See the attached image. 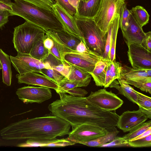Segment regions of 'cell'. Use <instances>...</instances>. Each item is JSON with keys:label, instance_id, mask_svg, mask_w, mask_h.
<instances>
[{"label": "cell", "instance_id": "12", "mask_svg": "<svg viewBox=\"0 0 151 151\" xmlns=\"http://www.w3.org/2000/svg\"><path fill=\"white\" fill-rule=\"evenodd\" d=\"M128 47V59L132 68L151 69V51L147 50L140 44H131Z\"/></svg>", "mask_w": 151, "mask_h": 151}, {"label": "cell", "instance_id": "53", "mask_svg": "<svg viewBox=\"0 0 151 151\" xmlns=\"http://www.w3.org/2000/svg\"><path fill=\"white\" fill-rule=\"evenodd\" d=\"M83 1H88V0H83Z\"/></svg>", "mask_w": 151, "mask_h": 151}, {"label": "cell", "instance_id": "28", "mask_svg": "<svg viewBox=\"0 0 151 151\" xmlns=\"http://www.w3.org/2000/svg\"><path fill=\"white\" fill-rule=\"evenodd\" d=\"M149 77L145 71V69H134L127 65L122 66L120 78L124 80L134 79Z\"/></svg>", "mask_w": 151, "mask_h": 151}, {"label": "cell", "instance_id": "52", "mask_svg": "<svg viewBox=\"0 0 151 151\" xmlns=\"http://www.w3.org/2000/svg\"><path fill=\"white\" fill-rule=\"evenodd\" d=\"M2 69V65L0 61V70Z\"/></svg>", "mask_w": 151, "mask_h": 151}, {"label": "cell", "instance_id": "20", "mask_svg": "<svg viewBox=\"0 0 151 151\" xmlns=\"http://www.w3.org/2000/svg\"><path fill=\"white\" fill-rule=\"evenodd\" d=\"M114 80L109 86L110 88H115L119 91V93L126 97L129 101L139 106L137 102V91L131 86L123 79L119 78Z\"/></svg>", "mask_w": 151, "mask_h": 151}, {"label": "cell", "instance_id": "2", "mask_svg": "<svg viewBox=\"0 0 151 151\" xmlns=\"http://www.w3.org/2000/svg\"><path fill=\"white\" fill-rule=\"evenodd\" d=\"M71 125L54 115L23 119L11 123L0 131L5 140H46L68 134Z\"/></svg>", "mask_w": 151, "mask_h": 151}, {"label": "cell", "instance_id": "10", "mask_svg": "<svg viewBox=\"0 0 151 151\" xmlns=\"http://www.w3.org/2000/svg\"><path fill=\"white\" fill-rule=\"evenodd\" d=\"M63 59L69 65L80 68L90 73L93 70L96 63L102 60V57L93 52L81 53L73 50L65 53Z\"/></svg>", "mask_w": 151, "mask_h": 151}, {"label": "cell", "instance_id": "43", "mask_svg": "<svg viewBox=\"0 0 151 151\" xmlns=\"http://www.w3.org/2000/svg\"><path fill=\"white\" fill-rule=\"evenodd\" d=\"M66 93L74 96H85L88 92L84 89L75 87L67 91Z\"/></svg>", "mask_w": 151, "mask_h": 151}, {"label": "cell", "instance_id": "4", "mask_svg": "<svg viewBox=\"0 0 151 151\" xmlns=\"http://www.w3.org/2000/svg\"><path fill=\"white\" fill-rule=\"evenodd\" d=\"M76 21L81 40L89 50L102 57L107 35H104L93 19L76 18Z\"/></svg>", "mask_w": 151, "mask_h": 151}, {"label": "cell", "instance_id": "21", "mask_svg": "<svg viewBox=\"0 0 151 151\" xmlns=\"http://www.w3.org/2000/svg\"><path fill=\"white\" fill-rule=\"evenodd\" d=\"M109 61L102 60L98 61L96 63L93 70L89 73L97 86H104Z\"/></svg>", "mask_w": 151, "mask_h": 151}, {"label": "cell", "instance_id": "34", "mask_svg": "<svg viewBox=\"0 0 151 151\" xmlns=\"http://www.w3.org/2000/svg\"><path fill=\"white\" fill-rule=\"evenodd\" d=\"M41 74L56 83L58 85L64 77L60 73L52 68H44L41 70Z\"/></svg>", "mask_w": 151, "mask_h": 151}, {"label": "cell", "instance_id": "23", "mask_svg": "<svg viewBox=\"0 0 151 151\" xmlns=\"http://www.w3.org/2000/svg\"><path fill=\"white\" fill-rule=\"evenodd\" d=\"M0 61L2 65V82L7 86H10L11 84L12 72L10 56L0 48Z\"/></svg>", "mask_w": 151, "mask_h": 151}, {"label": "cell", "instance_id": "26", "mask_svg": "<svg viewBox=\"0 0 151 151\" xmlns=\"http://www.w3.org/2000/svg\"><path fill=\"white\" fill-rule=\"evenodd\" d=\"M112 29L111 45L109 52V60L112 62L116 60V41L119 27V15L115 16L111 21Z\"/></svg>", "mask_w": 151, "mask_h": 151}, {"label": "cell", "instance_id": "15", "mask_svg": "<svg viewBox=\"0 0 151 151\" xmlns=\"http://www.w3.org/2000/svg\"><path fill=\"white\" fill-rule=\"evenodd\" d=\"M52 9L53 12L62 25L64 30L80 38L75 17L70 14L57 3H55Z\"/></svg>", "mask_w": 151, "mask_h": 151}, {"label": "cell", "instance_id": "48", "mask_svg": "<svg viewBox=\"0 0 151 151\" xmlns=\"http://www.w3.org/2000/svg\"><path fill=\"white\" fill-rule=\"evenodd\" d=\"M46 35V37L44 40L43 44L45 47L50 50L53 46V41L51 38L48 36L47 34Z\"/></svg>", "mask_w": 151, "mask_h": 151}, {"label": "cell", "instance_id": "47", "mask_svg": "<svg viewBox=\"0 0 151 151\" xmlns=\"http://www.w3.org/2000/svg\"><path fill=\"white\" fill-rule=\"evenodd\" d=\"M76 50L78 52L81 53H88L93 52L87 48L85 44L81 40L80 42L77 46Z\"/></svg>", "mask_w": 151, "mask_h": 151}, {"label": "cell", "instance_id": "19", "mask_svg": "<svg viewBox=\"0 0 151 151\" xmlns=\"http://www.w3.org/2000/svg\"><path fill=\"white\" fill-rule=\"evenodd\" d=\"M74 142L65 139H55L46 140H36L28 139L24 143L19 144L18 147H63L74 145Z\"/></svg>", "mask_w": 151, "mask_h": 151}, {"label": "cell", "instance_id": "29", "mask_svg": "<svg viewBox=\"0 0 151 151\" xmlns=\"http://www.w3.org/2000/svg\"><path fill=\"white\" fill-rule=\"evenodd\" d=\"M124 80L129 85L134 86L142 91L151 94V77Z\"/></svg>", "mask_w": 151, "mask_h": 151}, {"label": "cell", "instance_id": "31", "mask_svg": "<svg viewBox=\"0 0 151 151\" xmlns=\"http://www.w3.org/2000/svg\"><path fill=\"white\" fill-rule=\"evenodd\" d=\"M86 86L84 83L69 80L64 77L58 85V88L55 91L57 93H66L67 91L75 87Z\"/></svg>", "mask_w": 151, "mask_h": 151}, {"label": "cell", "instance_id": "1", "mask_svg": "<svg viewBox=\"0 0 151 151\" xmlns=\"http://www.w3.org/2000/svg\"><path fill=\"white\" fill-rule=\"evenodd\" d=\"M58 94L60 99L49 104L48 109L53 115L65 121L72 127L83 124L104 128L116 126L119 116L115 112L101 109L87 97Z\"/></svg>", "mask_w": 151, "mask_h": 151}, {"label": "cell", "instance_id": "44", "mask_svg": "<svg viewBox=\"0 0 151 151\" xmlns=\"http://www.w3.org/2000/svg\"><path fill=\"white\" fill-rule=\"evenodd\" d=\"M141 45L147 50L151 51V32H145Z\"/></svg>", "mask_w": 151, "mask_h": 151}, {"label": "cell", "instance_id": "39", "mask_svg": "<svg viewBox=\"0 0 151 151\" xmlns=\"http://www.w3.org/2000/svg\"><path fill=\"white\" fill-rule=\"evenodd\" d=\"M33 4L42 9L53 12L52 7L54 0H23Z\"/></svg>", "mask_w": 151, "mask_h": 151}, {"label": "cell", "instance_id": "32", "mask_svg": "<svg viewBox=\"0 0 151 151\" xmlns=\"http://www.w3.org/2000/svg\"><path fill=\"white\" fill-rule=\"evenodd\" d=\"M151 127V121L145 122L125 135L123 137L128 142L138 137Z\"/></svg>", "mask_w": 151, "mask_h": 151}, {"label": "cell", "instance_id": "25", "mask_svg": "<svg viewBox=\"0 0 151 151\" xmlns=\"http://www.w3.org/2000/svg\"><path fill=\"white\" fill-rule=\"evenodd\" d=\"M46 37V33L43 37L34 44L29 54L35 59L43 62L50 54L49 50L45 47L43 44L44 40Z\"/></svg>", "mask_w": 151, "mask_h": 151}, {"label": "cell", "instance_id": "33", "mask_svg": "<svg viewBox=\"0 0 151 151\" xmlns=\"http://www.w3.org/2000/svg\"><path fill=\"white\" fill-rule=\"evenodd\" d=\"M131 12L127 8V4L125 2L122 6L119 15V27L122 31H125L129 24Z\"/></svg>", "mask_w": 151, "mask_h": 151}, {"label": "cell", "instance_id": "9", "mask_svg": "<svg viewBox=\"0 0 151 151\" xmlns=\"http://www.w3.org/2000/svg\"><path fill=\"white\" fill-rule=\"evenodd\" d=\"M87 97L98 107L108 111H115L121 107L123 104V101L116 94L104 88L91 91Z\"/></svg>", "mask_w": 151, "mask_h": 151}, {"label": "cell", "instance_id": "16", "mask_svg": "<svg viewBox=\"0 0 151 151\" xmlns=\"http://www.w3.org/2000/svg\"><path fill=\"white\" fill-rule=\"evenodd\" d=\"M19 84L39 86L52 88L55 90L58 88V84L43 75L35 72H30L22 75H16Z\"/></svg>", "mask_w": 151, "mask_h": 151}, {"label": "cell", "instance_id": "42", "mask_svg": "<svg viewBox=\"0 0 151 151\" xmlns=\"http://www.w3.org/2000/svg\"><path fill=\"white\" fill-rule=\"evenodd\" d=\"M57 3L70 15L74 16L77 12L75 8L69 3L68 0H55Z\"/></svg>", "mask_w": 151, "mask_h": 151}, {"label": "cell", "instance_id": "11", "mask_svg": "<svg viewBox=\"0 0 151 151\" xmlns=\"http://www.w3.org/2000/svg\"><path fill=\"white\" fill-rule=\"evenodd\" d=\"M16 93L19 99L26 104L41 103L52 96L50 88L43 86H24L18 89Z\"/></svg>", "mask_w": 151, "mask_h": 151}, {"label": "cell", "instance_id": "38", "mask_svg": "<svg viewBox=\"0 0 151 151\" xmlns=\"http://www.w3.org/2000/svg\"><path fill=\"white\" fill-rule=\"evenodd\" d=\"M112 29V24L111 21L107 32L104 51L102 56V60L106 61H110L109 55L111 45Z\"/></svg>", "mask_w": 151, "mask_h": 151}, {"label": "cell", "instance_id": "37", "mask_svg": "<svg viewBox=\"0 0 151 151\" xmlns=\"http://www.w3.org/2000/svg\"><path fill=\"white\" fill-rule=\"evenodd\" d=\"M52 40L53 41V45L51 49L49 50L50 54L52 55L62 63L64 64L65 62L63 57L65 53V50L57 42Z\"/></svg>", "mask_w": 151, "mask_h": 151}, {"label": "cell", "instance_id": "46", "mask_svg": "<svg viewBox=\"0 0 151 151\" xmlns=\"http://www.w3.org/2000/svg\"><path fill=\"white\" fill-rule=\"evenodd\" d=\"M9 16L10 13L8 11L0 12V28L8 22Z\"/></svg>", "mask_w": 151, "mask_h": 151}, {"label": "cell", "instance_id": "36", "mask_svg": "<svg viewBox=\"0 0 151 151\" xmlns=\"http://www.w3.org/2000/svg\"><path fill=\"white\" fill-rule=\"evenodd\" d=\"M129 147H149L151 146V134L140 139L128 141Z\"/></svg>", "mask_w": 151, "mask_h": 151}, {"label": "cell", "instance_id": "22", "mask_svg": "<svg viewBox=\"0 0 151 151\" xmlns=\"http://www.w3.org/2000/svg\"><path fill=\"white\" fill-rule=\"evenodd\" d=\"M106 129L107 132L105 135L95 139L86 142H81L80 144L90 147H99L102 145L111 142L117 136L119 131L114 126L108 127Z\"/></svg>", "mask_w": 151, "mask_h": 151}, {"label": "cell", "instance_id": "8", "mask_svg": "<svg viewBox=\"0 0 151 151\" xmlns=\"http://www.w3.org/2000/svg\"><path fill=\"white\" fill-rule=\"evenodd\" d=\"M106 128L91 124H83L72 127L66 139L75 143L86 142L105 135Z\"/></svg>", "mask_w": 151, "mask_h": 151}, {"label": "cell", "instance_id": "50", "mask_svg": "<svg viewBox=\"0 0 151 151\" xmlns=\"http://www.w3.org/2000/svg\"><path fill=\"white\" fill-rule=\"evenodd\" d=\"M70 4L77 11L78 4L80 0H68Z\"/></svg>", "mask_w": 151, "mask_h": 151}, {"label": "cell", "instance_id": "5", "mask_svg": "<svg viewBox=\"0 0 151 151\" xmlns=\"http://www.w3.org/2000/svg\"><path fill=\"white\" fill-rule=\"evenodd\" d=\"M46 33L41 28L26 21L14 27L12 42L17 55L29 54L34 44Z\"/></svg>", "mask_w": 151, "mask_h": 151}, {"label": "cell", "instance_id": "49", "mask_svg": "<svg viewBox=\"0 0 151 151\" xmlns=\"http://www.w3.org/2000/svg\"><path fill=\"white\" fill-rule=\"evenodd\" d=\"M150 134H151V127L149 129L145 132L143 133L141 135L134 138L130 141L142 138L147 136Z\"/></svg>", "mask_w": 151, "mask_h": 151}, {"label": "cell", "instance_id": "30", "mask_svg": "<svg viewBox=\"0 0 151 151\" xmlns=\"http://www.w3.org/2000/svg\"><path fill=\"white\" fill-rule=\"evenodd\" d=\"M139 109L150 119L151 118V98L141 93L137 92Z\"/></svg>", "mask_w": 151, "mask_h": 151}, {"label": "cell", "instance_id": "27", "mask_svg": "<svg viewBox=\"0 0 151 151\" xmlns=\"http://www.w3.org/2000/svg\"><path fill=\"white\" fill-rule=\"evenodd\" d=\"M130 11L136 21L141 27L148 23L150 15L142 6H137Z\"/></svg>", "mask_w": 151, "mask_h": 151}, {"label": "cell", "instance_id": "7", "mask_svg": "<svg viewBox=\"0 0 151 151\" xmlns=\"http://www.w3.org/2000/svg\"><path fill=\"white\" fill-rule=\"evenodd\" d=\"M10 58L13 66L20 75L33 72L41 74L42 69L52 68L47 61L38 60L29 54L10 55Z\"/></svg>", "mask_w": 151, "mask_h": 151}, {"label": "cell", "instance_id": "41", "mask_svg": "<svg viewBox=\"0 0 151 151\" xmlns=\"http://www.w3.org/2000/svg\"><path fill=\"white\" fill-rule=\"evenodd\" d=\"M51 67L67 78L70 74L71 68L70 65L65 62L64 64L60 63L56 65H52Z\"/></svg>", "mask_w": 151, "mask_h": 151}, {"label": "cell", "instance_id": "3", "mask_svg": "<svg viewBox=\"0 0 151 151\" xmlns=\"http://www.w3.org/2000/svg\"><path fill=\"white\" fill-rule=\"evenodd\" d=\"M10 16H18L26 21L37 26L46 32L64 30L53 12L49 11L23 0H14Z\"/></svg>", "mask_w": 151, "mask_h": 151}, {"label": "cell", "instance_id": "6", "mask_svg": "<svg viewBox=\"0 0 151 151\" xmlns=\"http://www.w3.org/2000/svg\"><path fill=\"white\" fill-rule=\"evenodd\" d=\"M125 0H101L99 9L93 18L104 35H107L109 25L115 16L119 15Z\"/></svg>", "mask_w": 151, "mask_h": 151}, {"label": "cell", "instance_id": "18", "mask_svg": "<svg viewBox=\"0 0 151 151\" xmlns=\"http://www.w3.org/2000/svg\"><path fill=\"white\" fill-rule=\"evenodd\" d=\"M101 1V0H80L74 16L77 18L93 19L99 9Z\"/></svg>", "mask_w": 151, "mask_h": 151}, {"label": "cell", "instance_id": "51", "mask_svg": "<svg viewBox=\"0 0 151 151\" xmlns=\"http://www.w3.org/2000/svg\"><path fill=\"white\" fill-rule=\"evenodd\" d=\"M145 71L148 76L151 77V69H146Z\"/></svg>", "mask_w": 151, "mask_h": 151}, {"label": "cell", "instance_id": "45", "mask_svg": "<svg viewBox=\"0 0 151 151\" xmlns=\"http://www.w3.org/2000/svg\"><path fill=\"white\" fill-rule=\"evenodd\" d=\"M12 10V2L10 0H0V12Z\"/></svg>", "mask_w": 151, "mask_h": 151}, {"label": "cell", "instance_id": "24", "mask_svg": "<svg viewBox=\"0 0 151 151\" xmlns=\"http://www.w3.org/2000/svg\"><path fill=\"white\" fill-rule=\"evenodd\" d=\"M70 65L71 67V70L67 78L70 81L83 83L88 86L91 78L89 73L80 68L72 65Z\"/></svg>", "mask_w": 151, "mask_h": 151}, {"label": "cell", "instance_id": "17", "mask_svg": "<svg viewBox=\"0 0 151 151\" xmlns=\"http://www.w3.org/2000/svg\"><path fill=\"white\" fill-rule=\"evenodd\" d=\"M122 33L128 47L132 44L141 45L145 35L142 27L136 21L131 13L128 26L125 31H122Z\"/></svg>", "mask_w": 151, "mask_h": 151}, {"label": "cell", "instance_id": "14", "mask_svg": "<svg viewBox=\"0 0 151 151\" xmlns=\"http://www.w3.org/2000/svg\"><path fill=\"white\" fill-rule=\"evenodd\" d=\"M46 34L48 37L55 41L63 48L66 53L76 50L77 46L81 41L79 37L71 34L64 30L49 31L46 32Z\"/></svg>", "mask_w": 151, "mask_h": 151}, {"label": "cell", "instance_id": "13", "mask_svg": "<svg viewBox=\"0 0 151 151\" xmlns=\"http://www.w3.org/2000/svg\"><path fill=\"white\" fill-rule=\"evenodd\" d=\"M148 118L139 109L126 111L119 116L116 126L124 132H130L145 122Z\"/></svg>", "mask_w": 151, "mask_h": 151}, {"label": "cell", "instance_id": "35", "mask_svg": "<svg viewBox=\"0 0 151 151\" xmlns=\"http://www.w3.org/2000/svg\"><path fill=\"white\" fill-rule=\"evenodd\" d=\"M110 76L112 82L114 80L119 78L122 68V64L116 60L112 62H108Z\"/></svg>", "mask_w": 151, "mask_h": 151}, {"label": "cell", "instance_id": "40", "mask_svg": "<svg viewBox=\"0 0 151 151\" xmlns=\"http://www.w3.org/2000/svg\"><path fill=\"white\" fill-rule=\"evenodd\" d=\"M129 147L128 142L123 137L116 136L111 142L102 145L99 147Z\"/></svg>", "mask_w": 151, "mask_h": 151}]
</instances>
